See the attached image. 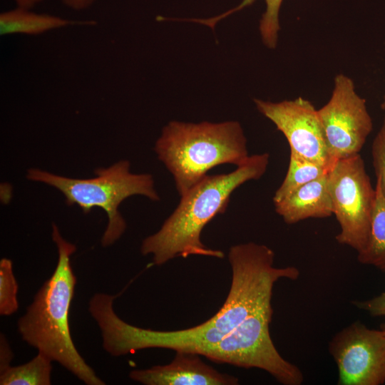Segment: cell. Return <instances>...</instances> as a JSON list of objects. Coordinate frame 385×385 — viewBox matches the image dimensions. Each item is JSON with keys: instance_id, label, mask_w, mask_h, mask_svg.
Returning a JSON list of instances; mask_svg holds the SVG:
<instances>
[{"instance_id": "2e32d148", "label": "cell", "mask_w": 385, "mask_h": 385, "mask_svg": "<svg viewBox=\"0 0 385 385\" xmlns=\"http://www.w3.org/2000/svg\"><path fill=\"white\" fill-rule=\"evenodd\" d=\"M52 361L46 356L38 354L27 363L10 366L0 372L1 385H50Z\"/></svg>"}, {"instance_id": "cb8c5ba5", "label": "cell", "mask_w": 385, "mask_h": 385, "mask_svg": "<svg viewBox=\"0 0 385 385\" xmlns=\"http://www.w3.org/2000/svg\"><path fill=\"white\" fill-rule=\"evenodd\" d=\"M381 108H382L383 110L385 111V95H384V100H383V102H382V103H381Z\"/></svg>"}, {"instance_id": "52a82bcc", "label": "cell", "mask_w": 385, "mask_h": 385, "mask_svg": "<svg viewBox=\"0 0 385 385\" xmlns=\"http://www.w3.org/2000/svg\"><path fill=\"white\" fill-rule=\"evenodd\" d=\"M328 189L333 215L340 227L337 241L357 253L362 252L370 237L376 190L359 153L333 164L328 173Z\"/></svg>"}, {"instance_id": "9c48e42d", "label": "cell", "mask_w": 385, "mask_h": 385, "mask_svg": "<svg viewBox=\"0 0 385 385\" xmlns=\"http://www.w3.org/2000/svg\"><path fill=\"white\" fill-rule=\"evenodd\" d=\"M337 364L339 385L385 382V332L356 321L337 332L329 344Z\"/></svg>"}, {"instance_id": "6da1fadb", "label": "cell", "mask_w": 385, "mask_h": 385, "mask_svg": "<svg viewBox=\"0 0 385 385\" xmlns=\"http://www.w3.org/2000/svg\"><path fill=\"white\" fill-rule=\"evenodd\" d=\"M232 270L228 295L219 311L205 322L175 331H157L128 324L122 342L129 353L163 348L197 354L217 343L253 312L271 303L273 287L280 279L296 280L299 270L274 266V253L255 242L233 245L228 253Z\"/></svg>"}, {"instance_id": "ac0fdd59", "label": "cell", "mask_w": 385, "mask_h": 385, "mask_svg": "<svg viewBox=\"0 0 385 385\" xmlns=\"http://www.w3.org/2000/svg\"><path fill=\"white\" fill-rule=\"evenodd\" d=\"M18 284L12 261L8 258L0 260V314L10 316L19 309L17 300Z\"/></svg>"}, {"instance_id": "8fae6325", "label": "cell", "mask_w": 385, "mask_h": 385, "mask_svg": "<svg viewBox=\"0 0 385 385\" xmlns=\"http://www.w3.org/2000/svg\"><path fill=\"white\" fill-rule=\"evenodd\" d=\"M199 354L176 351L173 361L146 369H134L129 377L145 385H236L235 376L218 371L205 363Z\"/></svg>"}, {"instance_id": "e0dca14e", "label": "cell", "mask_w": 385, "mask_h": 385, "mask_svg": "<svg viewBox=\"0 0 385 385\" xmlns=\"http://www.w3.org/2000/svg\"><path fill=\"white\" fill-rule=\"evenodd\" d=\"M255 0H243L237 7L232 9L225 13L208 19H190L191 21L201 23L214 28L215 24L227 16L247 6L251 5ZM266 11L263 14L260 23V31L263 43L270 48H274L279 31V12L282 0H265Z\"/></svg>"}, {"instance_id": "5b68a950", "label": "cell", "mask_w": 385, "mask_h": 385, "mask_svg": "<svg viewBox=\"0 0 385 385\" xmlns=\"http://www.w3.org/2000/svg\"><path fill=\"white\" fill-rule=\"evenodd\" d=\"M128 160H122L108 168L94 170L95 176L78 179L58 175L40 169H29L27 178L46 183L64 195L68 205H78L86 214L93 207L103 210L108 222L101 238L103 247H108L124 233L126 222L119 212L121 202L133 195H143L153 201L160 197L150 174L130 172Z\"/></svg>"}, {"instance_id": "ba28073f", "label": "cell", "mask_w": 385, "mask_h": 385, "mask_svg": "<svg viewBox=\"0 0 385 385\" xmlns=\"http://www.w3.org/2000/svg\"><path fill=\"white\" fill-rule=\"evenodd\" d=\"M317 111L332 161L359 154L373 123L366 101L355 91L353 81L337 75L329 101Z\"/></svg>"}, {"instance_id": "3957f363", "label": "cell", "mask_w": 385, "mask_h": 385, "mask_svg": "<svg viewBox=\"0 0 385 385\" xmlns=\"http://www.w3.org/2000/svg\"><path fill=\"white\" fill-rule=\"evenodd\" d=\"M52 240L58 250L54 272L34 297L17 323L22 339L57 361L88 385H105L75 346L70 333L68 314L76 284L71 257L76 247L66 240L55 223Z\"/></svg>"}, {"instance_id": "30bf717a", "label": "cell", "mask_w": 385, "mask_h": 385, "mask_svg": "<svg viewBox=\"0 0 385 385\" xmlns=\"http://www.w3.org/2000/svg\"><path fill=\"white\" fill-rule=\"evenodd\" d=\"M257 109L270 119L287 140L290 152L332 168L318 111L302 97L277 103L255 99Z\"/></svg>"}, {"instance_id": "4fadbf2b", "label": "cell", "mask_w": 385, "mask_h": 385, "mask_svg": "<svg viewBox=\"0 0 385 385\" xmlns=\"http://www.w3.org/2000/svg\"><path fill=\"white\" fill-rule=\"evenodd\" d=\"M72 24L74 22L56 16L36 14L29 11L26 9L19 7L1 14L0 33L1 35L11 34L37 35Z\"/></svg>"}, {"instance_id": "5bb4252c", "label": "cell", "mask_w": 385, "mask_h": 385, "mask_svg": "<svg viewBox=\"0 0 385 385\" xmlns=\"http://www.w3.org/2000/svg\"><path fill=\"white\" fill-rule=\"evenodd\" d=\"M330 169L290 152L286 176L273 196V202H279L301 186L326 175Z\"/></svg>"}, {"instance_id": "7a4b0ae2", "label": "cell", "mask_w": 385, "mask_h": 385, "mask_svg": "<svg viewBox=\"0 0 385 385\" xmlns=\"http://www.w3.org/2000/svg\"><path fill=\"white\" fill-rule=\"evenodd\" d=\"M269 161V153L255 154L231 173L207 175L180 196L178 205L159 230L143 240L141 254L151 255L156 265L191 255L223 258L221 250L208 248L202 242V231L216 215L226 211L237 188L263 176Z\"/></svg>"}, {"instance_id": "8992f818", "label": "cell", "mask_w": 385, "mask_h": 385, "mask_svg": "<svg viewBox=\"0 0 385 385\" xmlns=\"http://www.w3.org/2000/svg\"><path fill=\"white\" fill-rule=\"evenodd\" d=\"M272 315V303L265 304L200 355L217 363L262 369L284 385L302 384V371L280 355L271 339Z\"/></svg>"}, {"instance_id": "9a60e30c", "label": "cell", "mask_w": 385, "mask_h": 385, "mask_svg": "<svg viewBox=\"0 0 385 385\" xmlns=\"http://www.w3.org/2000/svg\"><path fill=\"white\" fill-rule=\"evenodd\" d=\"M376 190L371 233L366 248L357 255L358 261L385 272V198Z\"/></svg>"}, {"instance_id": "7c38bea8", "label": "cell", "mask_w": 385, "mask_h": 385, "mask_svg": "<svg viewBox=\"0 0 385 385\" xmlns=\"http://www.w3.org/2000/svg\"><path fill=\"white\" fill-rule=\"evenodd\" d=\"M274 205L277 213L287 224L308 218L331 217L333 210L328 189V174L301 186Z\"/></svg>"}, {"instance_id": "d4e9b609", "label": "cell", "mask_w": 385, "mask_h": 385, "mask_svg": "<svg viewBox=\"0 0 385 385\" xmlns=\"http://www.w3.org/2000/svg\"><path fill=\"white\" fill-rule=\"evenodd\" d=\"M381 329H382V330L384 331V332H385V323H384V324H382L381 325Z\"/></svg>"}, {"instance_id": "603a6c76", "label": "cell", "mask_w": 385, "mask_h": 385, "mask_svg": "<svg viewBox=\"0 0 385 385\" xmlns=\"http://www.w3.org/2000/svg\"><path fill=\"white\" fill-rule=\"evenodd\" d=\"M42 0H16L19 7L29 9Z\"/></svg>"}, {"instance_id": "277c9868", "label": "cell", "mask_w": 385, "mask_h": 385, "mask_svg": "<svg viewBox=\"0 0 385 385\" xmlns=\"http://www.w3.org/2000/svg\"><path fill=\"white\" fill-rule=\"evenodd\" d=\"M154 149L173 175L180 196L212 168L223 164L237 167L250 157L243 129L237 121H171L163 128Z\"/></svg>"}, {"instance_id": "d6986e66", "label": "cell", "mask_w": 385, "mask_h": 385, "mask_svg": "<svg viewBox=\"0 0 385 385\" xmlns=\"http://www.w3.org/2000/svg\"><path fill=\"white\" fill-rule=\"evenodd\" d=\"M371 157L376 178V188L385 198V114L381 127L372 143Z\"/></svg>"}, {"instance_id": "ffe728a7", "label": "cell", "mask_w": 385, "mask_h": 385, "mask_svg": "<svg viewBox=\"0 0 385 385\" xmlns=\"http://www.w3.org/2000/svg\"><path fill=\"white\" fill-rule=\"evenodd\" d=\"M352 304L359 309L366 311L371 316L385 317V292L369 299L354 301Z\"/></svg>"}, {"instance_id": "7402d4cb", "label": "cell", "mask_w": 385, "mask_h": 385, "mask_svg": "<svg viewBox=\"0 0 385 385\" xmlns=\"http://www.w3.org/2000/svg\"><path fill=\"white\" fill-rule=\"evenodd\" d=\"M68 6L76 9L81 10L90 6L95 0H62Z\"/></svg>"}, {"instance_id": "44dd1931", "label": "cell", "mask_w": 385, "mask_h": 385, "mask_svg": "<svg viewBox=\"0 0 385 385\" xmlns=\"http://www.w3.org/2000/svg\"><path fill=\"white\" fill-rule=\"evenodd\" d=\"M14 354L5 336L1 334L0 337V372L9 367Z\"/></svg>"}]
</instances>
